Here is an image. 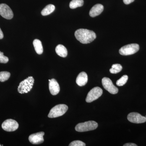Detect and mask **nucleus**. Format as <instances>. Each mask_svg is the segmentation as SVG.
<instances>
[{"instance_id": "f257e3e1", "label": "nucleus", "mask_w": 146, "mask_h": 146, "mask_svg": "<svg viewBox=\"0 0 146 146\" xmlns=\"http://www.w3.org/2000/svg\"><path fill=\"white\" fill-rule=\"evenodd\" d=\"M76 39L83 44H89L96 38L94 32L86 29H79L75 32Z\"/></svg>"}, {"instance_id": "f03ea898", "label": "nucleus", "mask_w": 146, "mask_h": 146, "mask_svg": "<svg viewBox=\"0 0 146 146\" xmlns=\"http://www.w3.org/2000/svg\"><path fill=\"white\" fill-rule=\"evenodd\" d=\"M34 83V78L32 76H29L20 83L18 86V92L21 94L28 93L32 89Z\"/></svg>"}, {"instance_id": "7ed1b4c3", "label": "nucleus", "mask_w": 146, "mask_h": 146, "mask_svg": "<svg viewBox=\"0 0 146 146\" xmlns=\"http://www.w3.org/2000/svg\"><path fill=\"white\" fill-rule=\"evenodd\" d=\"M68 109V106L66 105H57L51 109L48 117L50 118H54L60 117L64 115Z\"/></svg>"}, {"instance_id": "20e7f679", "label": "nucleus", "mask_w": 146, "mask_h": 146, "mask_svg": "<svg viewBox=\"0 0 146 146\" xmlns=\"http://www.w3.org/2000/svg\"><path fill=\"white\" fill-rule=\"evenodd\" d=\"M98 123L94 121H91L80 123L76 125L75 129L78 132H84L95 130L98 127Z\"/></svg>"}, {"instance_id": "39448f33", "label": "nucleus", "mask_w": 146, "mask_h": 146, "mask_svg": "<svg viewBox=\"0 0 146 146\" xmlns=\"http://www.w3.org/2000/svg\"><path fill=\"white\" fill-rule=\"evenodd\" d=\"M139 45L131 44L123 46L120 48L119 52L122 55L127 56L136 53L139 50Z\"/></svg>"}, {"instance_id": "423d86ee", "label": "nucleus", "mask_w": 146, "mask_h": 146, "mask_svg": "<svg viewBox=\"0 0 146 146\" xmlns=\"http://www.w3.org/2000/svg\"><path fill=\"white\" fill-rule=\"evenodd\" d=\"M103 91L99 87H95L91 89L87 94L86 101L88 103L92 102L98 99L102 95Z\"/></svg>"}, {"instance_id": "0eeeda50", "label": "nucleus", "mask_w": 146, "mask_h": 146, "mask_svg": "<svg viewBox=\"0 0 146 146\" xmlns=\"http://www.w3.org/2000/svg\"><path fill=\"white\" fill-rule=\"evenodd\" d=\"M102 84L104 88L112 94H117L118 89L112 83V80L108 78L104 77L102 79Z\"/></svg>"}, {"instance_id": "6e6552de", "label": "nucleus", "mask_w": 146, "mask_h": 146, "mask_svg": "<svg viewBox=\"0 0 146 146\" xmlns=\"http://www.w3.org/2000/svg\"><path fill=\"white\" fill-rule=\"evenodd\" d=\"M19 124L15 120L8 119L5 120L2 124V127L4 130L7 131H15L18 129Z\"/></svg>"}, {"instance_id": "1a4fd4ad", "label": "nucleus", "mask_w": 146, "mask_h": 146, "mask_svg": "<svg viewBox=\"0 0 146 146\" xmlns=\"http://www.w3.org/2000/svg\"><path fill=\"white\" fill-rule=\"evenodd\" d=\"M0 15L3 18L10 20L13 18V13L11 9L5 4H0Z\"/></svg>"}, {"instance_id": "9d476101", "label": "nucleus", "mask_w": 146, "mask_h": 146, "mask_svg": "<svg viewBox=\"0 0 146 146\" xmlns=\"http://www.w3.org/2000/svg\"><path fill=\"white\" fill-rule=\"evenodd\" d=\"M127 119L130 122L142 123L146 122V117L142 116L138 112H131L127 116Z\"/></svg>"}, {"instance_id": "9b49d317", "label": "nucleus", "mask_w": 146, "mask_h": 146, "mask_svg": "<svg viewBox=\"0 0 146 146\" xmlns=\"http://www.w3.org/2000/svg\"><path fill=\"white\" fill-rule=\"evenodd\" d=\"M44 132L43 131L32 134L29 137V141L32 144L38 145L44 142L43 136L44 135Z\"/></svg>"}, {"instance_id": "f8f14e48", "label": "nucleus", "mask_w": 146, "mask_h": 146, "mask_svg": "<svg viewBox=\"0 0 146 146\" xmlns=\"http://www.w3.org/2000/svg\"><path fill=\"white\" fill-rule=\"evenodd\" d=\"M49 88L51 94L53 96L57 95L60 91V88L59 84L55 79L49 80Z\"/></svg>"}, {"instance_id": "ddd939ff", "label": "nucleus", "mask_w": 146, "mask_h": 146, "mask_svg": "<svg viewBox=\"0 0 146 146\" xmlns=\"http://www.w3.org/2000/svg\"><path fill=\"white\" fill-rule=\"evenodd\" d=\"M103 5L100 4H97L93 7L89 12V15L91 17H95L100 15L103 11Z\"/></svg>"}, {"instance_id": "4468645a", "label": "nucleus", "mask_w": 146, "mask_h": 146, "mask_svg": "<svg viewBox=\"0 0 146 146\" xmlns=\"http://www.w3.org/2000/svg\"><path fill=\"white\" fill-rule=\"evenodd\" d=\"M88 76L85 72H81L79 74L76 80V82L79 86H84L88 82Z\"/></svg>"}, {"instance_id": "2eb2a0df", "label": "nucleus", "mask_w": 146, "mask_h": 146, "mask_svg": "<svg viewBox=\"0 0 146 146\" xmlns=\"http://www.w3.org/2000/svg\"><path fill=\"white\" fill-rule=\"evenodd\" d=\"M55 51L56 54L60 57H66L68 55V50L63 45H58L56 48Z\"/></svg>"}, {"instance_id": "dca6fc26", "label": "nucleus", "mask_w": 146, "mask_h": 146, "mask_svg": "<svg viewBox=\"0 0 146 146\" xmlns=\"http://www.w3.org/2000/svg\"><path fill=\"white\" fill-rule=\"evenodd\" d=\"M33 45L36 53L38 54H42L43 52V48L41 41L39 39H35L33 42Z\"/></svg>"}, {"instance_id": "f3484780", "label": "nucleus", "mask_w": 146, "mask_h": 146, "mask_svg": "<svg viewBox=\"0 0 146 146\" xmlns=\"http://www.w3.org/2000/svg\"><path fill=\"white\" fill-rule=\"evenodd\" d=\"M55 9V7L54 5L52 4L48 5L42 10L41 13L42 16H47L52 13L54 11Z\"/></svg>"}, {"instance_id": "a211bd4d", "label": "nucleus", "mask_w": 146, "mask_h": 146, "mask_svg": "<svg viewBox=\"0 0 146 146\" xmlns=\"http://www.w3.org/2000/svg\"><path fill=\"white\" fill-rule=\"evenodd\" d=\"M83 4V0H72L70 3V7L72 9H74L82 6Z\"/></svg>"}, {"instance_id": "6ab92c4d", "label": "nucleus", "mask_w": 146, "mask_h": 146, "mask_svg": "<svg viewBox=\"0 0 146 146\" xmlns=\"http://www.w3.org/2000/svg\"><path fill=\"white\" fill-rule=\"evenodd\" d=\"M122 70L121 65L119 64H113L112 68L110 70V72L112 74H117L119 72Z\"/></svg>"}, {"instance_id": "aec40b11", "label": "nucleus", "mask_w": 146, "mask_h": 146, "mask_svg": "<svg viewBox=\"0 0 146 146\" xmlns=\"http://www.w3.org/2000/svg\"><path fill=\"white\" fill-rule=\"evenodd\" d=\"M10 73L8 72H0V81L4 82L8 80L10 77Z\"/></svg>"}, {"instance_id": "412c9836", "label": "nucleus", "mask_w": 146, "mask_h": 146, "mask_svg": "<svg viewBox=\"0 0 146 146\" xmlns=\"http://www.w3.org/2000/svg\"><path fill=\"white\" fill-rule=\"evenodd\" d=\"M128 76L127 75H124L119 79L116 82V84L118 86H123L125 84L127 81Z\"/></svg>"}, {"instance_id": "4be33fe9", "label": "nucleus", "mask_w": 146, "mask_h": 146, "mask_svg": "<svg viewBox=\"0 0 146 146\" xmlns=\"http://www.w3.org/2000/svg\"><path fill=\"white\" fill-rule=\"evenodd\" d=\"M70 146H85L86 144L82 141H73L69 145Z\"/></svg>"}, {"instance_id": "5701e85b", "label": "nucleus", "mask_w": 146, "mask_h": 146, "mask_svg": "<svg viewBox=\"0 0 146 146\" xmlns=\"http://www.w3.org/2000/svg\"><path fill=\"white\" fill-rule=\"evenodd\" d=\"M8 61V58L4 55L3 53L0 51V63H6Z\"/></svg>"}, {"instance_id": "b1692460", "label": "nucleus", "mask_w": 146, "mask_h": 146, "mask_svg": "<svg viewBox=\"0 0 146 146\" xmlns=\"http://www.w3.org/2000/svg\"><path fill=\"white\" fill-rule=\"evenodd\" d=\"M123 2L125 4L128 5L133 2L134 0H123Z\"/></svg>"}, {"instance_id": "393cba45", "label": "nucleus", "mask_w": 146, "mask_h": 146, "mask_svg": "<svg viewBox=\"0 0 146 146\" xmlns=\"http://www.w3.org/2000/svg\"><path fill=\"white\" fill-rule=\"evenodd\" d=\"M124 146H137L136 144L133 143H128L123 145Z\"/></svg>"}, {"instance_id": "a878e982", "label": "nucleus", "mask_w": 146, "mask_h": 146, "mask_svg": "<svg viewBox=\"0 0 146 146\" xmlns=\"http://www.w3.org/2000/svg\"><path fill=\"white\" fill-rule=\"evenodd\" d=\"M3 34L2 31L1 29L0 28V39H2L3 38Z\"/></svg>"}, {"instance_id": "bb28decb", "label": "nucleus", "mask_w": 146, "mask_h": 146, "mask_svg": "<svg viewBox=\"0 0 146 146\" xmlns=\"http://www.w3.org/2000/svg\"><path fill=\"white\" fill-rule=\"evenodd\" d=\"M1 146V145H0V146Z\"/></svg>"}, {"instance_id": "cd10ccee", "label": "nucleus", "mask_w": 146, "mask_h": 146, "mask_svg": "<svg viewBox=\"0 0 146 146\" xmlns=\"http://www.w3.org/2000/svg\"></svg>"}]
</instances>
